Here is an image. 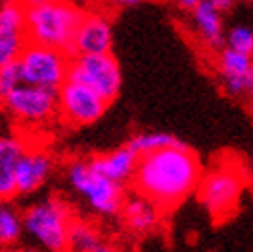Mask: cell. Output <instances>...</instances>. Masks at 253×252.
I'll return each instance as SVG.
<instances>
[{
  "label": "cell",
  "mask_w": 253,
  "mask_h": 252,
  "mask_svg": "<svg viewBox=\"0 0 253 252\" xmlns=\"http://www.w3.org/2000/svg\"><path fill=\"white\" fill-rule=\"evenodd\" d=\"M91 252H118V250H116V248H113L111 244H103V242H101V244H99L97 248H93Z\"/></svg>",
  "instance_id": "cell-27"
},
{
  "label": "cell",
  "mask_w": 253,
  "mask_h": 252,
  "mask_svg": "<svg viewBox=\"0 0 253 252\" xmlns=\"http://www.w3.org/2000/svg\"><path fill=\"white\" fill-rule=\"evenodd\" d=\"M113 46L111 21L101 12H84L83 23L74 37V54H105Z\"/></svg>",
  "instance_id": "cell-12"
},
{
  "label": "cell",
  "mask_w": 253,
  "mask_h": 252,
  "mask_svg": "<svg viewBox=\"0 0 253 252\" xmlns=\"http://www.w3.org/2000/svg\"><path fill=\"white\" fill-rule=\"evenodd\" d=\"M43 2H47V0H23L25 6H37V4H43Z\"/></svg>",
  "instance_id": "cell-28"
},
{
  "label": "cell",
  "mask_w": 253,
  "mask_h": 252,
  "mask_svg": "<svg viewBox=\"0 0 253 252\" xmlns=\"http://www.w3.org/2000/svg\"><path fill=\"white\" fill-rule=\"evenodd\" d=\"M68 182L95 213L103 217L120 215L126 203L124 184L95 172L86 159H77L68 166Z\"/></svg>",
  "instance_id": "cell-5"
},
{
  "label": "cell",
  "mask_w": 253,
  "mask_h": 252,
  "mask_svg": "<svg viewBox=\"0 0 253 252\" xmlns=\"http://www.w3.org/2000/svg\"><path fill=\"white\" fill-rule=\"evenodd\" d=\"M200 2H202V0H177V4H179L181 8H185V10H192V8H196Z\"/></svg>",
  "instance_id": "cell-24"
},
{
  "label": "cell",
  "mask_w": 253,
  "mask_h": 252,
  "mask_svg": "<svg viewBox=\"0 0 253 252\" xmlns=\"http://www.w3.org/2000/svg\"><path fill=\"white\" fill-rule=\"evenodd\" d=\"M224 12L212 4V0H202L192 8V23L198 37L210 50H222L226 46V31H224Z\"/></svg>",
  "instance_id": "cell-16"
},
{
  "label": "cell",
  "mask_w": 253,
  "mask_h": 252,
  "mask_svg": "<svg viewBox=\"0 0 253 252\" xmlns=\"http://www.w3.org/2000/svg\"><path fill=\"white\" fill-rule=\"evenodd\" d=\"M27 143L21 136H2L0 138V198L10 203L17 194V166L21 157L27 153Z\"/></svg>",
  "instance_id": "cell-14"
},
{
  "label": "cell",
  "mask_w": 253,
  "mask_h": 252,
  "mask_svg": "<svg viewBox=\"0 0 253 252\" xmlns=\"http://www.w3.org/2000/svg\"><path fill=\"white\" fill-rule=\"evenodd\" d=\"M25 232L23 213L12 209L8 203L0 207V242L2 246H15Z\"/></svg>",
  "instance_id": "cell-19"
},
{
  "label": "cell",
  "mask_w": 253,
  "mask_h": 252,
  "mask_svg": "<svg viewBox=\"0 0 253 252\" xmlns=\"http://www.w3.org/2000/svg\"><path fill=\"white\" fill-rule=\"evenodd\" d=\"M2 252H37L33 248H25V246H2Z\"/></svg>",
  "instance_id": "cell-26"
},
{
  "label": "cell",
  "mask_w": 253,
  "mask_h": 252,
  "mask_svg": "<svg viewBox=\"0 0 253 252\" xmlns=\"http://www.w3.org/2000/svg\"><path fill=\"white\" fill-rule=\"evenodd\" d=\"M216 66L224 91L233 97L253 95V56L241 54L237 50L224 46L218 50Z\"/></svg>",
  "instance_id": "cell-11"
},
{
  "label": "cell",
  "mask_w": 253,
  "mask_h": 252,
  "mask_svg": "<svg viewBox=\"0 0 253 252\" xmlns=\"http://www.w3.org/2000/svg\"><path fill=\"white\" fill-rule=\"evenodd\" d=\"M120 215H122L124 225L134 236H146L157 228L163 211L155 203H150L148 198H144L142 194L134 192L132 196L126 198Z\"/></svg>",
  "instance_id": "cell-17"
},
{
  "label": "cell",
  "mask_w": 253,
  "mask_h": 252,
  "mask_svg": "<svg viewBox=\"0 0 253 252\" xmlns=\"http://www.w3.org/2000/svg\"><path fill=\"white\" fill-rule=\"evenodd\" d=\"M101 244V236L95 225L84 219H74L70 225L68 252H91Z\"/></svg>",
  "instance_id": "cell-18"
},
{
  "label": "cell",
  "mask_w": 253,
  "mask_h": 252,
  "mask_svg": "<svg viewBox=\"0 0 253 252\" xmlns=\"http://www.w3.org/2000/svg\"><path fill=\"white\" fill-rule=\"evenodd\" d=\"M107 2L113 6H132V4L142 2V0H107Z\"/></svg>",
  "instance_id": "cell-25"
},
{
  "label": "cell",
  "mask_w": 253,
  "mask_h": 252,
  "mask_svg": "<svg viewBox=\"0 0 253 252\" xmlns=\"http://www.w3.org/2000/svg\"><path fill=\"white\" fill-rule=\"evenodd\" d=\"M247 2H253V0H247Z\"/></svg>",
  "instance_id": "cell-29"
},
{
  "label": "cell",
  "mask_w": 253,
  "mask_h": 252,
  "mask_svg": "<svg viewBox=\"0 0 253 252\" xmlns=\"http://www.w3.org/2000/svg\"><path fill=\"white\" fill-rule=\"evenodd\" d=\"M202 176L204 172L196 151L183 141H177L175 145L140 155L132 188L167 213L198 190Z\"/></svg>",
  "instance_id": "cell-1"
},
{
  "label": "cell",
  "mask_w": 253,
  "mask_h": 252,
  "mask_svg": "<svg viewBox=\"0 0 253 252\" xmlns=\"http://www.w3.org/2000/svg\"><path fill=\"white\" fill-rule=\"evenodd\" d=\"M70 58L72 56L68 52H64V50L27 42V46L23 48L17 62L21 66L23 83L58 91L60 87L64 85V81L68 79Z\"/></svg>",
  "instance_id": "cell-6"
},
{
  "label": "cell",
  "mask_w": 253,
  "mask_h": 252,
  "mask_svg": "<svg viewBox=\"0 0 253 252\" xmlns=\"http://www.w3.org/2000/svg\"><path fill=\"white\" fill-rule=\"evenodd\" d=\"M138 159L140 155L130 147V143H126L118 149L109 151V153H101V155H93L88 157V166L95 172L107 176V178L116 180V182H132L136 168H138Z\"/></svg>",
  "instance_id": "cell-13"
},
{
  "label": "cell",
  "mask_w": 253,
  "mask_h": 252,
  "mask_svg": "<svg viewBox=\"0 0 253 252\" xmlns=\"http://www.w3.org/2000/svg\"><path fill=\"white\" fill-rule=\"evenodd\" d=\"M27 42V6L23 0H4L0 6V64L17 60Z\"/></svg>",
  "instance_id": "cell-10"
},
{
  "label": "cell",
  "mask_w": 253,
  "mask_h": 252,
  "mask_svg": "<svg viewBox=\"0 0 253 252\" xmlns=\"http://www.w3.org/2000/svg\"><path fill=\"white\" fill-rule=\"evenodd\" d=\"M177 141H179V138L169 134V132H138L128 143L138 155H142V153H148V151H157L163 147L175 145Z\"/></svg>",
  "instance_id": "cell-20"
},
{
  "label": "cell",
  "mask_w": 253,
  "mask_h": 252,
  "mask_svg": "<svg viewBox=\"0 0 253 252\" xmlns=\"http://www.w3.org/2000/svg\"><path fill=\"white\" fill-rule=\"evenodd\" d=\"M54 168L49 153L42 149H27L17 166V194H31L45 184Z\"/></svg>",
  "instance_id": "cell-15"
},
{
  "label": "cell",
  "mask_w": 253,
  "mask_h": 252,
  "mask_svg": "<svg viewBox=\"0 0 253 252\" xmlns=\"http://www.w3.org/2000/svg\"><path fill=\"white\" fill-rule=\"evenodd\" d=\"M247 184L249 176L245 170H239L237 163L231 161H218L216 166L204 172L196 192L210 217L216 223H222L237 213Z\"/></svg>",
  "instance_id": "cell-3"
},
{
  "label": "cell",
  "mask_w": 253,
  "mask_h": 252,
  "mask_svg": "<svg viewBox=\"0 0 253 252\" xmlns=\"http://www.w3.org/2000/svg\"><path fill=\"white\" fill-rule=\"evenodd\" d=\"M226 46L241 54L253 56V29L245 25H235L233 29L226 31Z\"/></svg>",
  "instance_id": "cell-21"
},
{
  "label": "cell",
  "mask_w": 253,
  "mask_h": 252,
  "mask_svg": "<svg viewBox=\"0 0 253 252\" xmlns=\"http://www.w3.org/2000/svg\"><path fill=\"white\" fill-rule=\"evenodd\" d=\"M2 108L19 124L40 126L58 116V91L21 83L2 95Z\"/></svg>",
  "instance_id": "cell-7"
},
{
  "label": "cell",
  "mask_w": 253,
  "mask_h": 252,
  "mask_svg": "<svg viewBox=\"0 0 253 252\" xmlns=\"http://www.w3.org/2000/svg\"><path fill=\"white\" fill-rule=\"evenodd\" d=\"M68 79L95 89L111 104L122 89V68L111 52L105 54H74L70 58Z\"/></svg>",
  "instance_id": "cell-8"
},
{
  "label": "cell",
  "mask_w": 253,
  "mask_h": 252,
  "mask_svg": "<svg viewBox=\"0 0 253 252\" xmlns=\"http://www.w3.org/2000/svg\"><path fill=\"white\" fill-rule=\"evenodd\" d=\"M251 166H253V159H251Z\"/></svg>",
  "instance_id": "cell-30"
},
{
  "label": "cell",
  "mask_w": 253,
  "mask_h": 252,
  "mask_svg": "<svg viewBox=\"0 0 253 252\" xmlns=\"http://www.w3.org/2000/svg\"><path fill=\"white\" fill-rule=\"evenodd\" d=\"M83 17L84 10L72 0H47L43 4L27 6V40L64 50L72 56Z\"/></svg>",
  "instance_id": "cell-2"
},
{
  "label": "cell",
  "mask_w": 253,
  "mask_h": 252,
  "mask_svg": "<svg viewBox=\"0 0 253 252\" xmlns=\"http://www.w3.org/2000/svg\"><path fill=\"white\" fill-rule=\"evenodd\" d=\"M72 207L60 194H52L23 211V223L33 240L45 252H68Z\"/></svg>",
  "instance_id": "cell-4"
},
{
  "label": "cell",
  "mask_w": 253,
  "mask_h": 252,
  "mask_svg": "<svg viewBox=\"0 0 253 252\" xmlns=\"http://www.w3.org/2000/svg\"><path fill=\"white\" fill-rule=\"evenodd\" d=\"M109 102L88 85L66 79L58 89V118L68 126H88L105 114Z\"/></svg>",
  "instance_id": "cell-9"
},
{
  "label": "cell",
  "mask_w": 253,
  "mask_h": 252,
  "mask_svg": "<svg viewBox=\"0 0 253 252\" xmlns=\"http://www.w3.org/2000/svg\"><path fill=\"white\" fill-rule=\"evenodd\" d=\"M21 83H23V74H21V66L17 60L0 64V97L12 91Z\"/></svg>",
  "instance_id": "cell-22"
},
{
  "label": "cell",
  "mask_w": 253,
  "mask_h": 252,
  "mask_svg": "<svg viewBox=\"0 0 253 252\" xmlns=\"http://www.w3.org/2000/svg\"><path fill=\"white\" fill-rule=\"evenodd\" d=\"M212 4L216 6L218 10H222V12H226L233 4H235V0H212Z\"/></svg>",
  "instance_id": "cell-23"
}]
</instances>
